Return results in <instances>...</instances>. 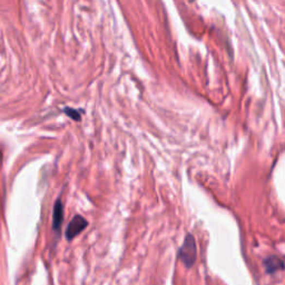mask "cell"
Instances as JSON below:
<instances>
[{"instance_id":"cell-2","label":"cell","mask_w":285,"mask_h":285,"mask_svg":"<svg viewBox=\"0 0 285 285\" xmlns=\"http://www.w3.org/2000/svg\"><path fill=\"white\" fill-rule=\"evenodd\" d=\"M88 225V222L85 219L82 215H76V216L71 219V223L68 224L67 231H66V237L68 241H71L72 238L83 232Z\"/></svg>"},{"instance_id":"cell-4","label":"cell","mask_w":285,"mask_h":285,"mask_svg":"<svg viewBox=\"0 0 285 285\" xmlns=\"http://www.w3.org/2000/svg\"><path fill=\"white\" fill-rule=\"evenodd\" d=\"M64 219V207L63 203L60 199H57L53 206V229L55 231H59L60 226L63 224Z\"/></svg>"},{"instance_id":"cell-5","label":"cell","mask_w":285,"mask_h":285,"mask_svg":"<svg viewBox=\"0 0 285 285\" xmlns=\"http://www.w3.org/2000/svg\"><path fill=\"white\" fill-rule=\"evenodd\" d=\"M64 113L67 114V116H69L71 118L74 119V121H80V115L78 114V111H77L76 109H72V108H69V107H67V108L64 109Z\"/></svg>"},{"instance_id":"cell-1","label":"cell","mask_w":285,"mask_h":285,"mask_svg":"<svg viewBox=\"0 0 285 285\" xmlns=\"http://www.w3.org/2000/svg\"><path fill=\"white\" fill-rule=\"evenodd\" d=\"M196 256H197V249H196L195 238L192 234H187L178 251V257L185 267L191 268L195 263Z\"/></svg>"},{"instance_id":"cell-3","label":"cell","mask_w":285,"mask_h":285,"mask_svg":"<svg viewBox=\"0 0 285 285\" xmlns=\"http://www.w3.org/2000/svg\"><path fill=\"white\" fill-rule=\"evenodd\" d=\"M264 267H265V271L268 274H274V273L279 272V271H283L285 268V265H284V262L279 259L277 256L274 255H271V256H267V259L264 260Z\"/></svg>"}]
</instances>
